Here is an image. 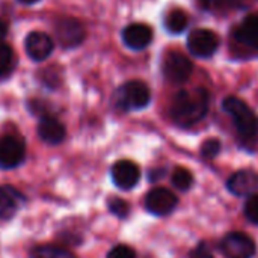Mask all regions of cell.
I'll use <instances>...</instances> for the list:
<instances>
[{"mask_svg":"<svg viewBox=\"0 0 258 258\" xmlns=\"http://www.w3.org/2000/svg\"><path fill=\"white\" fill-rule=\"evenodd\" d=\"M209 103L210 95L204 88L180 91L174 95L171 103V116L178 125L190 127L206 116Z\"/></svg>","mask_w":258,"mask_h":258,"instance_id":"cell-1","label":"cell"},{"mask_svg":"<svg viewBox=\"0 0 258 258\" xmlns=\"http://www.w3.org/2000/svg\"><path fill=\"white\" fill-rule=\"evenodd\" d=\"M224 110L233 118L239 135L245 139H251L258 132V116L255 112L240 98L227 97L222 103Z\"/></svg>","mask_w":258,"mask_h":258,"instance_id":"cell-2","label":"cell"},{"mask_svg":"<svg viewBox=\"0 0 258 258\" xmlns=\"http://www.w3.org/2000/svg\"><path fill=\"white\" fill-rule=\"evenodd\" d=\"M151 94L148 86L144 82L132 80L122 85L116 94V104L125 110L144 109L150 104Z\"/></svg>","mask_w":258,"mask_h":258,"instance_id":"cell-3","label":"cell"},{"mask_svg":"<svg viewBox=\"0 0 258 258\" xmlns=\"http://www.w3.org/2000/svg\"><path fill=\"white\" fill-rule=\"evenodd\" d=\"M221 252L225 258H252L255 242L245 233H230L221 242Z\"/></svg>","mask_w":258,"mask_h":258,"instance_id":"cell-4","label":"cell"},{"mask_svg":"<svg viewBox=\"0 0 258 258\" xmlns=\"http://www.w3.org/2000/svg\"><path fill=\"white\" fill-rule=\"evenodd\" d=\"M194 71L190 59L180 51H169L163 60V74L171 83H184Z\"/></svg>","mask_w":258,"mask_h":258,"instance_id":"cell-5","label":"cell"},{"mask_svg":"<svg viewBox=\"0 0 258 258\" xmlns=\"http://www.w3.org/2000/svg\"><path fill=\"white\" fill-rule=\"evenodd\" d=\"M187 47L197 57H210L219 47V39L209 29H195L187 36Z\"/></svg>","mask_w":258,"mask_h":258,"instance_id":"cell-6","label":"cell"},{"mask_svg":"<svg viewBox=\"0 0 258 258\" xmlns=\"http://www.w3.org/2000/svg\"><path fill=\"white\" fill-rule=\"evenodd\" d=\"M227 187L236 197L249 198L258 194V172L254 169H240L228 178Z\"/></svg>","mask_w":258,"mask_h":258,"instance_id":"cell-7","label":"cell"},{"mask_svg":"<svg viewBox=\"0 0 258 258\" xmlns=\"http://www.w3.org/2000/svg\"><path fill=\"white\" fill-rule=\"evenodd\" d=\"M178 204V198L171 192L169 189L165 187H156L153 189L147 198H145V207L150 213L156 216H165L174 212V209Z\"/></svg>","mask_w":258,"mask_h":258,"instance_id":"cell-8","label":"cell"},{"mask_svg":"<svg viewBox=\"0 0 258 258\" xmlns=\"http://www.w3.org/2000/svg\"><path fill=\"white\" fill-rule=\"evenodd\" d=\"M54 32L65 48L77 47L85 39V29L76 18H60L54 24Z\"/></svg>","mask_w":258,"mask_h":258,"instance_id":"cell-9","label":"cell"},{"mask_svg":"<svg viewBox=\"0 0 258 258\" xmlns=\"http://www.w3.org/2000/svg\"><path fill=\"white\" fill-rule=\"evenodd\" d=\"M26 150L24 144L14 138V136H5L0 139V168L3 169H12L21 165L24 160Z\"/></svg>","mask_w":258,"mask_h":258,"instance_id":"cell-10","label":"cell"},{"mask_svg":"<svg viewBox=\"0 0 258 258\" xmlns=\"http://www.w3.org/2000/svg\"><path fill=\"white\" fill-rule=\"evenodd\" d=\"M141 178L139 166L132 160H118L112 166V180L116 187L122 190L133 189Z\"/></svg>","mask_w":258,"mask_h":258,"instance_id":"cell-11","label":"cell"},{"mask_svg":"<svg viewBox=\"0 0 258 258\" xmlns=\"http://www.w3.org/2000/svg\"><path fill=\"white\" fill-rule=\"evenodd\" d=\"M24 47H26V53L29 54L30 59L44 60L51 54L54 44H53V39L47 33L32 32L27 35V38L24 41Z\"/></svg>","mask_w":258,"mask_h":258,"instance_id":"cell-12","label":"cell"},{"mask_svg":"<svg viewBox=\"0 0 258 258\" xmlns=\"http://www.w3.org/2000/svg\"><path fill=\"white\" fill-rule=\"evenodd\" d=\"M122 41L132 50H144L153 41V30L147 24H130L122 30Z\"/></svg>","mask_w":258,"mask_h":258,"instance_id":"cell-13","label":"cell"},{"mask_svg":"<svg viewBox=\"0 0 258 258\" xmlns=\"http://www.w3.org/2000/svg\"><path fill=\"white\" fill-rule=\"evenodd\" d=\"M24 197L12 186H0V219L8 221L14 218Z\"/></svg>","mask_w":258,"mask_h":258,"instance_id":"cell-14","label":"cell"},{"mask_svg":"<svg viewBox=\"0 0 258 258\" xmlns=\"http://www.w3.org/2000/svg\"><path fill=\"white\" fill-rule=\"evenodd\" d=\"M38 135L44 142L56 145L65 139L67 132H65V127L60 121H57L56 118H51V116H45L39 121Z\"/></svg>","mask_w":258,"mask_h":258,"instance_id":"cell-15","label":"cell"},{"mask_svg":"<svg viewBox=\"0 0 258 258\" xmlns=\"http://www.w3.org/2000/svg\"><path fill=\"white\" fill-rule=\"evenodd\" d=\"M236 39L246 47L258 48V14L248 15L236 29Z\"/></svg>","mask_w":258,"mask_h":258,"instance_id":"cell-16","label":"cell"},{"mask_svg":"<svg viewBox=\"0 0 258 258\" xmlns=\"http://www.w3.org/2000/svg\"><path fill=\"white\" fill-rule=\"evenodd\" d=\"M187 15L180 9H172L165 17V26L171 33H181L187 27Z\"/></svg>","mask_w":258,"mask_h":258,"instance_id":"cell-17","label":"cell"},{"mask_svg":"<svg viewBox=\"0 0 258 258\" xmlns=\"http://www.w3.org/2000/svg\"><path fill=\"white\" fill-rule=\"evenodd\" d=\"M32 258H76L68 249L54 245H41L32 249Z\"/></svg>","mask_w":258,"mask_h":258,"instance_id":"cell-18","label":"cell"},{"mask_svg":"<svg viewBox=\"0 0 258 258\" xmlns=\"http://www.w3.org/2000/svg\"><path fill=\"white\" fill-rule=\"evenodd\" d=\"M201 6L209 9V11H230V9H237L246 5L248 0H200Z\"/></svg>","mask_w":258,"mask_h":258,"instance_id":"cell-19","label":"cell"},{"mask_svg":"<svg viewBox=\"0 0 258 258\" xmlns=\"http://www.w3.org/2000/svg\"><path fill=\"white\" fill-rule=\"evenodd\" d=\"M172 183L177 189L187 190V189H190V186L194 183V175L186 168H175L174 174H172Z\"/></svg>","mask_w":258,"mask_h":258,"instance_id":"cell-20","label":"cell"},{"mask_svg":"<svg viewBox=\"0 0 258 258\" xmlns=\"http://www.w3.org/2000/svg\"><path fill=\"white\" fill-rule=\"evenodd\" d=\"M14 51L8 44H0V79L6 77L12 71Z\"/></svg>","mask_w":258,"mask_h":258,"instance_id":"cell-21","label":"cell"},{"mask_svg":"<svg viewBox=\"0 0 258 258\" xmlns=\"http://www.w3.org/2000/svg\"><path fill=\"white\" fill-rule=\"evenodd\" d=\"M245 216L249 222L258 225V194L249 197L245 203Z\"/></svg>","mask_w":258,"mask_h":258,"instance_id":"cell-22","label":"cell"},{"mask_svg":"<svg viewBox=\"0 0 258 258\" xmlns=\"http://www.w3.org/2000/svg\"><path fill=\"white\" fill-rule=\"evenodd\" d=\"M109 210L118 216V218H125L130 212V206L128 203H125L124 200H119V198H112L109 201Z\"/></svg>","mask_w":258,"mask_h":258,"instance_id":"cell-23","label":"cell"},{"mask_svg":"<svg viewBox=\"0 0 258 258\" xmlns=\"http://www.w3.org/2000/svg\"><path fill=\"white\" fill-rule=\"evenodd\" d=\"M219 151H221V142L218 139H207L201 147V153L207 159L216 157L219 154Z\"/></svg>","mask_w":258,"mask_h":258,"instance_id":"cell-24","label":"cell"},{"mask_svg":"<svg viewBox=\"0 0 258 258\" xmlns=\"http://www.w3.org/2000/svg\"><path fill=\"white\" fill-rule=\"evenodd\" d=\"M107 258H136V252L127 245H118L109 251Z\"/></svg>","mask_w":258,"mask_h":258,"instance_id":"cell-25","label":"cell"},{"mask_svg":"<svg viewBox=\"0 0 258 258\" xmlns=\"http://www.w3.org/2000/svg\"><path fill=\"white\" fill-rule=\"evenodd\" d=\"M189 258H213V255H212L210 249H209L204 243H201V245H198L195 249L190 251Z\"/></svg>","mask_w":258,"mask_h":258,"instance_id":"cell-26","label":"cell"},{"mask_svg":"<svg viewBox=\"0 0 258 258\" xmlns=\"http://www.w3.org/2000/svg\"><path fill=\"white\" fill-rule=\"evenodd\" d=\"M6 32H8V27H6V24L0 20V39H3V38L6 36Z\"/></svg>","mask_w":258,"mask_h":258,"instance_id":"cell-27","label":"cell"},{"mask_svg":"<svg viewBox=\"0 0 258 258\" xmlns=\"http://www.w3.org/2000/svg\"><path fill=\"white\" fill-rule=\"evenodd\" d=\"M18 2H21V3H24V5H32V3H36V2H39V0H18Z\"/></svg>","mask_w":258,"mask_h":258,"instance_id":"cell-28","label":"cell"}]
</instances>
